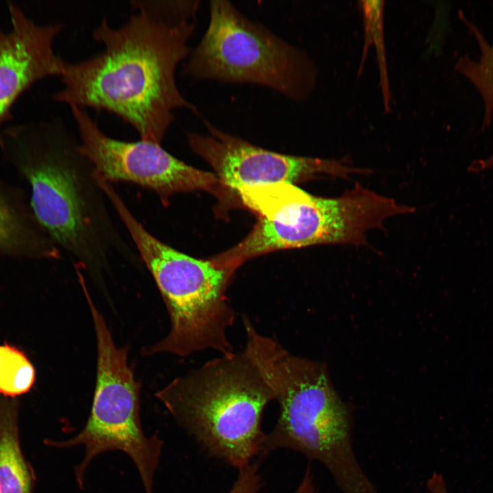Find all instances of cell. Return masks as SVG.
I'll use <instances>...</instances> for the list:
<instances>
[{
    "label": "cell",
    "mask_w": 493,
    "mask_h": 493,
    "mask_svg": "<svg viewBox=\"0 0 493 493\" xmlns=\"http://www.w3.org/2000/svg\"><path fill=\"white\" fill-rule=\"evenodd\" d=\"M244 328V351L261 370L279 406L262 453L277 448L298 451L322 464L342 493H379L355 456L348 411L325 367L293 355L252 323Z\"/></svg>",
    "instance_id": "cell-3"
},
{
    "label": "cell",
    "mask_w": 493,
    "mask_h": 493,
    "mask_svg": "<svg viewBox=\"0 0 493 493\" xmlns=\"http://www.w3.org/2000/svg\"><path fill=\"white\" fill-rule=\"evenodd\" d=\"M207 27L184 65L196 80L251 84L291 100L307 99L318 69L303 50L243 14L230 1L213 0Z\"/></svg>",
    "instance_id": "cell-6"
},
{
    "label": "cell",
    "mask_w": 493,
    "mask_h": 493,
    "mask_svg": "<svg viewBox=\"0 0 493 493\" xmlns=\"http://www.w3.org/2000/svg\"><path fill=\"white\" fill-rule=\"evenodd\" d=\"M429 493H448L444 477L434 472L427 481Z\"/></svg>",
    "instance_id": "cell-18"
},
{
    "label": "cell",
    "mask_w": 493,
    "mask_h": 493,
    "mask_svg": "<svg viewBox=\"0 0 493 493\" xmlns=\"http://www.w3.org/2000/svg\"><path fill=\"white\" fill-rule=\"evenodd\" d=\"M359 3L365 31V42L359 71L364 65L365 54L369 45H374L377 57L379 85L383 94V104L385 110H388L390 108L391 99L383 34L384 1H362Z\"/></svg>",
    "instance_id": "cell-15"
},
{
    "label": "cell",
    "mask_w": 493,
    "mask_h": 493,
    "mask_svg": "<svg viewBox=\"0 0 493 493\" xmlns=\"http://www.w3.org/2000/svg\"><path fill=\"white\" fill-rule=\"evenodd\" d=\"M104 192L152 275L168 309V335L147 355L188 356L207 349L234 352L228 330L236 312L227 296L235 270L184 254L151 234L132 214L112 185Z\"/></svg>",
    "instance_id": "cell-5"
},
{
    "label": "cell",
    "mask_w": 493,
    "mask_h": 493,
    "mask_svg": "<svg viewBox=\"0 0 493 493\" xmlns=\"http://www.w3.org/2000/svg\"><path fill=\"white\" fill-rule=\"evenodd\" d=\"M261 486L257 466L249 463L238 468V475L228 493H257Z\"/></svg>",
    "instance_id": "cell-17"
},
{
    "label": "cell",
    "mask_w": 493,
    "mask_h": 493,
    "mask_svg": "<svg viewBox=\"0 0 493 493\" xmlns=\"http://www.w3.org/2000/svg\"><path fill=\"white\" fill-rule=\"evenodd\" d=\"M35 378L33 366L25 355L9 345H0V393L14 396L32 386Z\"/></svg>",
    "instance_id": "cell-16"
},
{
    "label": "cell",
    "mask_w": 493,
    "mask_h": 493,
    "mask_svg": "<svg viewBox=\"0 0 493 493\" xmlns=\"http://www.w3.org/2000/svg\"><path fill=\"white\" fill-rule=\"evenodd\" d=\"M310 466H307L298 488L293 493H318Z\"/></svg>",
    "instance_id": "cell-19"
},
{
    "label": "cell",
    "mask_w": 493,
    "mask_h": 493,
    "mask_svg": "<svg viewBox=\"0 0 493 493\" xmlns=\"http://www.w3.org/2000/svg\"><path fill=\"white\" fill-rule=\"evenodd\" d=\"M84 294L97 344L94 399L83 429L72 438L53 445L64 448L84 446V457L75 468L81 488L84 487L85 471L93 458L103 452L120 451L134 462L146 493H153V478L163 442L156 435L147 437L142 431L139 415L140 387L127 362L128 349L116 346L105 319L88 292Z\"/></svg>",
    "instance_id": "cell-7"
},
{
    "label": "cell",
    "mask_w": 493,
    "mask_h": 493,
    "mask_svg": "<svg viewBox=\"0 0 493 493\" xmlns=\"http://www.w3.org/2000/svg\"><path fill=\"white\" fill-rule=\"evenodd\" d=\"M413 211L359 184L337 198L305 192L283 218L272 222L260 217L241 242L210 260L236 270L251 258L283 249L318 244H363L367 231L381 227L387 218Z\"/></svg>",
    "instance_id": "cell-8"
},
{
    "label": "cell",
    "mask_w": 493,
    "mask_h": 493,
    "mask_svg": "<svg viewBox=\"0 0 493 493\" xmlns=\"http://www.w3.org/2000/svg\"><path fill=\"white\" fill-rule=\"evenodd\" d=\"M207 133H187L192 151L214 168L227 188L299 182L318 174L346 176L355 171L334 160L287 155L255 146L204 121Z\"/></svg>",
    "instance_id": "cell-10"
},
{
    "label": "cell",
    "mask_w": 493,
    "mask_h": 493,
    "mask_svg": "<svg viewBox=\"0 0 493 493\" xmlns=\"http://www.w3.org/2000/svg\"><path fill=\"white\" fill-rule=\"evenodd\" d=\"M71 109L79 136L78 148L101 179L110 183L130 182L149 189L164 205L177 193L201 190L220 197L226 191L215 175L183 162L160 144L114 139L100 129L84 108L72 105Z\"/></svg>",
    "instance_id": "cell-9"
},
{
    "label": "cell",
    "mask_w": 493,
    "mask_h": 493,
    "mask_svg": "<svg viewBox=\"0 0 493 493\" xmlns=\"http://www.w3.org/2000/svg\"><path fill=\"white\" fill-rule=\"evenodd\" d=\"M138 12L119 27L103 18L94 29L104 45L100 54L65 62L64 87L55 101L111 112L131 125L140 140L160 144L174 121V111L198 110L181 93L175 79L179 63L191 52L192 21L162 17L131 2Z\"/></svg>",
    "instance_id": "cell-1"
},
{
    "label": "cell",
    "mask_w": 493,
    "mask_h": 493,
    "mask_svg": "<svg viewBox=\"0 0 493 493\" xmlns=\"http://www.w3.org/2000/svg\"><path fill=\"white\" fill-rule=\"evenodd\" d=\"M12 28L0 31V150L2 126L18 97L38 81L60 75L64 61L53 51L61 24L38 25L9 2Z\"/></svg>",
    "instance_id": "cell-11"
},
{
    "label": "cell",
    "mask_w": 493,
    "mask_h": 493,
    "mask_svg": "<svg viewBox=\"0 0 493 493\" xmlns=\"http://www.w3.org/2000/svg\"><path fill=\"white\" fill-rule=\"evenodd\" d=\"M459 17L476 40L479 54L477 59L464 55L455 64V69L467 79L479 93L484 105L483 127H489L493 114V45L490 43L479 27L459 12ZM493 168V151L485 158L476 161L470 167L472 171Z\"/></svg>",
    "instance_id": "cell-14"
},
{
    "label": "cell",
    "mask_w": 493,
    "mask_h": 493,
    "mask_svg": "<svg viewBox=\"0 0 493 493\" xmlns=\"http://www.w3.org/2000/svg\"><path fill=\"white\" fill-rule=\"evenodd\" d=\"M0 155L29 187L37 220L84 268H105L115 252L138 257L112 222L93 165L62 127L39 123L4 129Z\"/></svg>",
    "instance_id": "cell-2"
},
{
    "label": "cell",
    "mask_w": 493,
    "mask_h": 493,
    "mask_svg": "<svg viewBox=\"0 0 493 493\" xmlns=\"http://www.w3.org/2000/svg\"><path fill=\"white\" fill-rule=\"evenodd\" d=\"M32 482L20 447L16 406L0 397V493H32Z\"/></svg>",
    "instance_id": "cell-13"
},
{
    "label": "cell",
    "mask_w": 493,
    "mask_h": 493,
    "mask_svg": "<svg viewBox=\"0 0 493 493\" xmlns=\"http://www.w3.org/2000/svg\"><path fill=\"white\" fill-rule=\"evenodd\" d=\"M155 396L214 457L239 468L262 453V413L275 395L244 350L206 362Z\"/></svg>",
    "instance_id": "cell-4"
},
{
    "label": "cell",
    "mask_w": 493,
    "mask_h": 493,
    "mask_svg": "<svg viewBox=\"0 0 493 493\" xmlns=\"http://www.w3.org/2000/svg\"><path fill=\"white\" fill-rule=\"evenodd\" d=\"M0 257L51 260L60 248L36 218L26 190L0 177Z\"/></svg>",
    "instance_id": "cell-12"
}]
</instances>
